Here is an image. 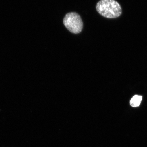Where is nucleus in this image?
Here are the masks:
<instances>
[{
	"label": "nucleus",
	"instance_id": "f257e3e1",
	"mask_svg": "<svg viewBox=\"0 0 147 147\" xmlns=\"http://www.w3.org/2000/svg\"><path fill=\"white\" fill-rule=\"evenodd\" d=\"M96 8L99 14L107 18H117L122 14V7L115 0H100Z\"/></svg>",
	"mask_w": 147,
	"mask_h": 147
},
{
	"label": "nucleus",
	"instance_id": "f03ea898",
	"mask_svg": "<svg viewBox=\"0 0 147 147\" xmlns=\"http://www.w3.org/2000/svg\"><path fill=\"white\" fill-rule=\"evenodd\" d=\"M63 23L66 28L74 34L80 33L83 27L81 18L76 12L69 13L66 14L63 18Z\"/></svg>",
	"mask_w": 147,
	"mask_h": 147
},
{
	"label": "nucleus",
	"instance_id": "7ed1b4c3",
	"mask_svg": "<svg viewBox=\"0 0 147 147\" xmlns=\"http://www.w3.org/2000/svg\"><path fill=\"white\" fill-rule=\"evenodd\" d=\"M142 100V96L135 95L134 96L130 101V104L132 107H139Z\"/></svg>",
	"mask_w": 147,
	"mask_h": 147
}]
</instances>
